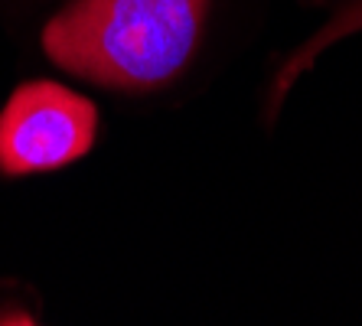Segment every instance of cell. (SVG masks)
<instances>
[{"label":"cell","instance_id":"obj_1","mask_svg":"<svg viewBox=\"0 0 362 326\" xmlns=\"http://www.w3.org/2000/svg\"><path fill=\"white\" fill-rule=\"evenodd\" d=\"M209 0H72L42 30L59 69L118 92H153L193 56Z\"/></svg>","mask_w":362,"mask_h":326},{"label":"cell","instance_id":"obj_2","mask_svg":"<svg viewBox=\"0 0 362 326\" xmlns=\"http://www.w3.org/2000/svg\"><path fill=\"white\" fill-rule=\"evenodd\" d=\"M98 137V111L59 82H23L0 111V173L30 176L82 160Z\"/></svg>","mask_w":362,"mask_h":326},{"label":"cell","instance_id":"obj_3","mask_svg":"<svg viewBox=\"0 0 362 326\" xmlns=\"http://www.w3.org/2000/svg\"><path fill=\"white\" fill-rule=\"evenodd\" d=\"M353 33H362V0H346L343 7L333 13V20L329 23H323L317 33L310 36V40L303 42L300 50H294L291 56L284 59V66H281L278 78H274V98H271V115L278 111L281 98L287 95V88L294 85V78L300 76L307 66H313V59L320 56L327 46H333V42L346 40V36Z\"/></svg>","mask_w":362,"mask_h":326}]
</instances>
